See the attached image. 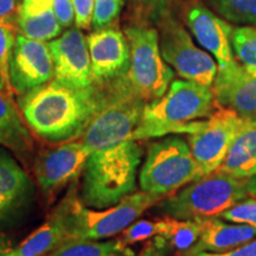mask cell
<instances>
[{"mask_svg": "<svg viewBox=\"0 0 256 256\" xmlns=\"http://www.w3.org/2000/svg\"><path fill=\"white\" fill-rule=\"evenodd\" d=\"M34 188L12 156L0 150V224L14 220L30 206Z\"/></svg>", "mask_w": 256, "mask_h": 256, "instance_id": "cell-16", "label": "cell"}, {"mask_svg": "<svg viewBox=\"0 0 256 256\" xmlns=\"http://www.w3.org/2000/svg\"><path fill=\"white\" fill-rule=\"evenodd\" d=\"M218 171L242 179L256 174V119L236 138Z\"/></svg>", "mask_w": 256, "mask_h": 256, "instance_id": "cell-22", "label": "cell"}, {"mask_svg": "<svg viewBox=\"0 0 256 256\" xmlns=\"http://www.w3.org/2000/svg\"><path fill=\"white\" fill-rule=\"evenodd\" d=\"M162 58L179 78L212 87L218 66L212 56L196 46L186 28L170 16L156 25Z\"/></svg>", "mask_w": 256, "mask_h": 256, "instance_id": "cell-10", "label": "cell"}, {"mask_svg": "<svg viewBox=\"0 0 256 256\" xmlns=\"http://www.w3.org/2000/svg\"><path fill=\"white\" fill-rule=\"evenodd\" d=\"M202 232L198 241L188 250L177 252L180 255H194L197 252H222L235 249L256 238V228L246 224L232 223L220 217L198 220Z\"/></svg>", "mask_w": 256, "mask_h": 256, "instance_id": "cell-18", "label": "cell"}, {"mask_svg": "<svg viewBox=\"0 0 256 256\" xmlns=\"http://www.w3.org/2000/svg\"><path fill=\"white\" fill-rule=\"evenodd\" d=\"M104 86L72 88L55 78L19 95L18 106L28 127L48 142H68L81 136L100 107Z\"/></svg>", "mask_w": 256, "mask_h": 256, "instance_id": "cell-1", "label": "cell"}, {"mask_svg": "<svg viewBox=\"0 0 256 256\" xmlns=\"http://www.w3.org/2000/svg\"><path fill=\"white\" fill-rule=\"evenodd\" d=\"M14 25L8 20H0V74L6 83L10 94H12L11 81H10V60L16 44Z\"/></svg>", "mask_w": 256, "mask_h": 256, "instance_id": "cell-29", "label": "cell"}, {"mask_svg": "<svg viewBox=\"0 0 256 256\" xmlns=\"http://www.w3.org/2000/svg\"><path fill=\"white\" fill-rule=\"evenodd\" d=\"M49 43L18 34L10 60V81L14 94L23 95L54 78Z\"/></svg>", "mask_w": 256, "mask_h": 256, "instance_id": "cell-11", "label": "cell"}, {"mask_svg": "<svg viewBox=\"0 0 256 256\" xmlns=\"http://www.w3.org/2000/svg\"><path fill=\"white\" fill-rule=\"evenodd\" d=\"M165 228V218L151 220H140L130 224L121 232L120 240L124 244L130 246L134 243L148 241L156 236L162 235Z\"/></svg>", "mask_w": 256, "mask_h": 256, "instance_id": "cell-28", "label": "cell"}, {"mask_svg": "<svg viewBox=\"0 0 256 256\" xmlns=\"http://www.w3.org/2000/svg\"><path fill=\"white\" fill-rule=\"evenodd\" d=\"M226 22L238 26H256V0H206Z\"/></svg>", "mask_w": 256, "mask_h": 256, "instance_id": "cell-26", "label": "cell"}, {"mask_svg": "<svg viewBox=\"0 0 256 256\" xmlns=\"http://www.w3.org/2000/svg\"><path fill=\"white\" fill-rule=\"evenodd\" d=\"M17 24L19 34L42 42L55 40L63 30L56 17L52 0H22Z\"/></svg>", "mask_w": 256, "mask_h": 256, "instance_id": "cell-19", "label": "cell"}, {"mask_svg": "<svg viewBox=\"0 0 256 256\" xmlns=\"http://www.w3.org/2000/svg\"><path fill=\"white\" fill-rule=\"evenodd\" d=\"M164 218L165 228L159 236H162L168 241L172 252H186L198 241L202 232L200 220H177L171 217Z\"/></svg>", "mask_w": 256, "mask_h": 256, "instance_id": "cell-24", "label": "cell"}, {"mask_svg": "<svg viewBox=\"0 0 256 256\" xmlns=\"http://www.w3.org/2000/svg\"><path fill=\"white\" fill-rule=\"evenodd\" d=\"M250 197L247 179L217 171L204 176L154 206L162 217L198 220L220 217L236 203Z\"/></svg>", "mask_w": 256, "mask_h": 256, "instance_id": "cell-4", "label": "cell"}, {"mask_svg": "<svg viewBox=\"0 0 256 256\" xmlns=\"http://www.w3.org/2000/svg\"><path fill=\"white\" fill-rule=\"evenodd\" d=\"M92 151L82 142H68L42 152L34 164L40 190L52 194L80 177Z\"/></svg>", "mask_w": 256, "mask_h": 256, "instance_id": "cell-13", "label": "cell"}, {"mask_svg": "<svg viewBox=\"0 0 256 256\" xmlns=\"http://www.w3.org/2000/svg\"><path fill=\"white\" fill-rule=\"evenodd\" d=\"M160 194L140 191L107 209L94 210L82 203L74 186L60 202L70 238L104 240L122 232L146 210L162 200Z\"/></svg>", "mask_w": 256, "mask_h": 256, "instance_id": "cell-6", "label": "cell"}, {"mask_svg": "<svg viewBox=\"0 0 256 256\" xmlns=\"http://www.w3.org/2000/svg\"><path fill=\"white\" fill-rule=\"evenodd\" d=\"M220 218L232 223L256 228V198L248 197L220 214Z\"/></svg>", "mask_w": 256, "mask_h": 256, "instance_id": "cell-30", "label": "cell"}, {"mask_svg": "<svg viewBox=\"0 0 256 256\" xmlns=\"http://www.w3.org/2000/svg\"><path fill=\"white\" fill-rule=\"evenodd\" d=\"M54 10L63 28H70L75 23V11L72 0H52Z\"/></svg>", "mask_w": 256, "mask_h": 256, "instance_id": "cell-33", "label": "cell"}, {"mask_svg": "<svg viewBox=\"0 0 256 256\" xmlns=\"http://www.w3.org/2000/svg\"><path fill=\"white\" fill-rule=\"evenodd\" d=\"M44 256H136V252L120 238L110 241L70 238Z\"/></svg>", "mask_w": 256, "mask_h": 256, "instance_id": "cell-23", "label": "cell"}, {"mask_svg": "<svg viewBox=\"0 0 256 256\" xmlns=\"http://www.w3.org/2000/svg\"><path fill=\"white\" fill-rule=\"evenodd\" d=\"M180 0H132L133 11L138 19V24H154L170 16H174Z\"/></svg>", "mask_w": 256, "mask_h": 256, "instance_id": "cell-27", "label": "cell"}, {"mask_svg": "<svg viewBox=\"0 0 256 256\" xmlns=\"http://www.w3.org/2000/svg\"><path fill=\"white\" fill-rule=\"evenodd\" d=\"M247 183H248V190H249V194H250V197L256 198V174L247 178Z\"/></svg>", "mask_w": 256, "mask_h": 256, "instance_id": "cell-38", "label": "cell"}, {"mask_svg": "<svg viewBox=\"0 0 256 256\" xmlns=\"http://www.w3.org/2000/svg\"><path fill=\"white\" fill-rule=\"evenodd\" d=\"M0 90L8 92V87H6V83L4 81V78H2V74H0Z\"/></svg>", "mask_w": 256, "mask_h": 256, "instance_id": "cell-39", "label": "cell"}, {"mask_svg": "<svg viewBox=\"0 0 256 256\" xmlns=\"http://www.w3.org/2000/svg\"><path fill=\"white\" fill-rule=\"evenodd\" d=\"M185 20L200 46L215 58L218 70L228 69L238 63L232 46L234 26L228 22L200 4L188 10Z\"/></svg>", "mask_w": 256, "mask_h": 256, "instance_id": "cell-14", "label": "cell"}, {"mask_svg": "<svg viewBox=\"0 0 256 256\" xmlns=\"http://www.w3.org/2000/svg\"><path fill=\"white\" fill-rule=\"evenodd\" d=\"M69 240L63 208L60 203L43 226L34 230L16 247L17 256H44Z\"/></svg>", "mask_w": 256, "mask_h": 256, "instance_id": "cell-20", "label": "cell"}, {"mask_svg": "<svg viewBox=\"0 0 256 256\" xmlns=\"http://www.w3.org/2000/svg\"><path fill=\"white\" fill-rule=\"evenodd\" d=\"M171 252L168 241L162 236H156L146 242L138 256H168Z\"/></svg>", "mask_w": 256, "mask_h": 256, "instance_id": "cell-34", "label": "cell"}, {"mask_svg": "<svg viewBox=\"0 0 256 256\" xmlns=\"http://www.w3.org/2000/svg\"><path fill=\"white\" fill-rule=\"evenodd\" d=\"M32 138L19 106L8 92L0 90V145L17 153L32 148Z\"/></svg>", "mask_w": 256, "mask_h": 256, "instance_id": "cell-21", "label": "cell"}, {"mask_svg": "<svg viewBox=\"0 0 256 256\" xmlns=\"http://www.w3.org/2000/svg\"><path fill=\"white\" fill-rule=\"evenodd\" d=\"M211 88L218 107L229 108L243 118H256V76L238 62L218 70Z\"/></svg>", "mask_w": 256, "mask_h": 256, "instance_id": "cell-17", "label": "cell"}, {"mask_svg": "<svg viewBox=\"0 0 256 256\" xmlns=\"http://www.w3.org/2000/svg\"><path fill=\"white\" fill-rule=\"evenodd\" d=\"M92 75L106 83L124 75L130 66V48L124 32L114 28L94 30L87 36Z\"/></svg>", "mask_w": 256, "mask_h": 256, "instance_id": "cell-15", "label": "cell"}, {"mask_svg": "<svg viewBox=\"0 0 256 256\" xmlns=\"http://www.w3.org/2000/svg\"><path fill=\"white\" fill-rule=\"evenodd\" d=\"M176 256H186V255H180L177 254ZM188 256H256V238L252 241L246 243V244L238 247L235 249L228 252H197L194 255H188Z\"/></svg>", "mask_w": 256, "mask_h": 256, "instance_id": "cell-35", "label": "cell"}, {"mask_svg": "<svg viewBox=\"0 0 256 256\" xmlns=\"http://www.w3.org/2000/svg\"><path fill=\"white\" fill-rule=\"evenodd\" d=\"M104 86L98 110L81 136L90 151L108 148L130 140L142 120L146 101L130 86L126 74Z\"/></svg>", "mask_w": 256, "mask_h": 256, "instance_id": "cell-5", "label": "cell"}, {"mask_svg": "<svg viewBox=\"0 0 256 256\" xmlns=\"http://www.w3.org/2000/svg\"><path fill=\"white\" fill-rule=\"evenodd\" d=\"M124 34L130 48V86L146 104L162 98L174 81V70L160 52L158 30L136 23L124 28Z\"/></svg>", "mask_w": 256, "mask_h": 256, "instance_id": "cell-8", "label": "cell"}, {"mask_svg": "<svg viewBox=\"0 0 256 256\" xmlns=\"http://www.w3.org/2000/svg\"><path fill=\"white\" fill-rule=\"evenodd\" d=\"M212 88L188 80H174L162 98L150 101L130 139L147 140L170 134H188L194 121L217 110Z\"/></svg>", "mask_w": 256, "mask_h": 256, "instance_id": "cell-2", "label": "cell"}, {"mask_svg": "<svg viewBox=\"0 0 256 256\" xmlns=\"http://www.w3.org/2000/svg\"><path fill=\"white\" fill-rule=\"evenodd\" d=\"M142 156V146L132 139L92 151L83 170L82 203L92 209H107L134 194Z\"/></svg>", "mask_w": 256, "mask_h": 256, "instance_id": "cell-3", "label": "cell"}, {"mask_svg": "<svg viewBox=\"0 0 256 256\" xmlns=\"http://www.w3.org/2000/svg\"><path fill=\"white\" fill-rule=\"evenodd\" d=\"M54 60V78L72 88H88L95 84L87 37L78 28L64 31L49 42Z\"/></svg>", "mask_w": 256, "mask_h": 256, "instance_id": "cell-12", "label": "cell"}, {"mask_svg": "<svg viewBox=\"0 0 256 256\" xmlns=\"http://www.w3.org/2000/svg\"><path fill=\"white\" fill-rule=\"evenodd\" d=\"M182 134H170L147 147L139 172L140 190L166 197L202 178L200 166Z\"/></svg>", "mask_w": 256, "mask_h": 256, "instance_id": "cell-7", "label": "cell"}, {"mask_svg": "<svg viewBox=\"0 0 256 256\" xmlns=\"http://www.w3.org/2000/svg\"><path fill=\"white\" fill-rule=\"evenodd\" d=\"M72 2L75 11L76 28L87 30L92 26L95 0H72Z\"/></svg>", "mask_w": 256, "mask_h": 256, "instance_id": "cell-32", "label": "cell"}, {"mask_svg": "<svg viewBox=\"0 0 256 256\" xmlns=\"http://www.w3.org/2000/svg\"><path fill=\"white\" fill-rule=\"evenodd\" d=\"M0 256H17L16 247L5 234L0 232Z\"/></svg>", "mask_w": 256, "mask_h": 256, "instance_id": "cell-37", "label": "cell"}, {"mask_svg": "<svg viewBox=\"0 0 256 256\" xmlns=\"http://www.w3.org/2000/svg\"><path fill=\"white\" fill-rule=\"evenodd\" d=\"M19 0H0V20H10L17 10Z\"/></svg>", "mask_w": 256, "mask_h": 256, "instance_id": "cell-36", "label": "cell"}, {"mask_svg": "<svg viewBox=\"0 0 256 256\" xmlns=\"http://www.w3.org/2000/svg\"><path fill=\"white\" fill-rule=\"evenodd\" d=\"M232 46L235 58L242 68L256 76V28L248 25L234 28Z\"/></svg>", "mask_w": 256, "mask_h": 256, "instance_id": "cell-25", "label": "cell"}, {"mask_svg": "<svg viewBox=\"0 0 256 256\" xmlns=\"http://www.w3.org/2000/svg\"><path fill=\"white\" fill-rule=\"evenodd\" d=\"M124 0H95L92 28L94 30L108 28L119 17Z\"/></svg>", "mask_w": 256, "mask_h": 256, "instance_id": "cell-31", "label": "cell"}, {"mask_svg": "<svg viewBox=\"0 0 256 256\" xmlns=\"http://www.w3.org/2000/svg\"><path fill=\"white\" fill-rule=\"evenodd\" d=\"M255 119L243 118L229 108L217 107L209 118L194 122V130L186 136L202 177L212 174L222 166L236 138Z\"/></svg>", "mask_w": 256, "mask_h": 256, "instance_id": "cell-9", "label": "cell"}]
</instances>
